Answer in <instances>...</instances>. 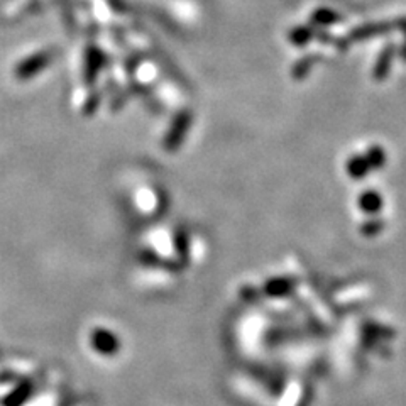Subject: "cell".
<instances>
[{
  "label": "cell",
  "instance_id": "cell-1",
  "mask_svg": "<svg viewBox=\"0 0 406 406\" xmlns=\"http://www.w3.org/2000/svg\"><path fill=\"white\" fill-rule=\"evenodd\" d=\"M360 206L368 212H376L377 209H381V198L376 193H365L360 197Z\"/></svg>",
  "mask_w": 406,
  "mask_h": 406
}]
</instances>
